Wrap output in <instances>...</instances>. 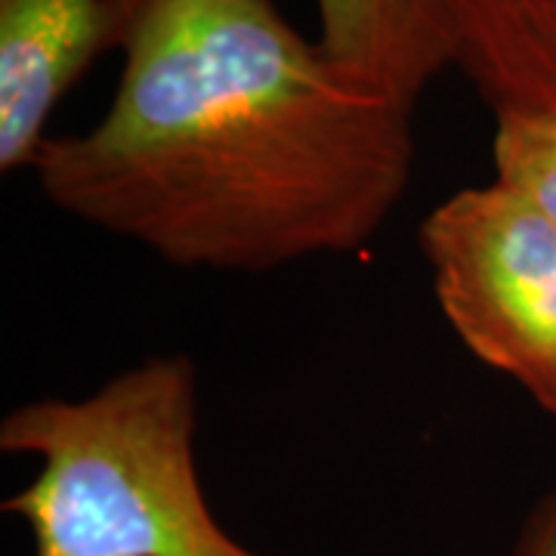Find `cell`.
Wrapping results in <instances>:
<instances>
[{"mask_svg":"<svg viewBox=\"0 0 556 556\" xmlns=\"http://www.w3.org/2000/svg\"><path fill=\"white\" fill-rule=\"evenodd\" d=\"M514 556H556V492L541 497L529 514Z\"/></svg>","mask_w":556,"mask_h":556,"instance_id":"obj_8","label":"cell"},{"mask_svg":"<svg viewBox=\"0 0 556 556\" xmlns=\"http://www.w3.org/2000/svg\"><path fill=\"white\" fill-rule=\"evenodd\" d=\"M495 179L556 223V112H495Z\"/></svg>","mask_w":556,"mask_h":556,"instance_id":"obj_7","label":"cell"},{"mask_svg":"<svg viewBox=\"0 0 556 556\" xmlns=\"http://www.w3.org/2000/svg\"><path fill=\"white\" fill-rule=\"evenodd\" d=\"M105 50H115L109 0H0L3 174L31 167L50 115Z\"/></svg>","mask_w":556,"mask_h":556,"instance_id":"obj_4","label":"cell"},{"mask_svg":"<svg viewBox=\"0 0 556 556\" xmlns=\"http://www.w3.org/2000/svg\"><path fill=\"white\" fill-rule=\"evenodd\" d=\"M316 10L321 53L408 109L452 68L442 0H316Z\"/></svg>","mask_w":556,"mask_h":556,"instance_id":"obj_5","label":"cell"},{"mask_svg":"<svg viewBox=\"0 0 556 556\" xmlns=\"http://www.w3.org/2000/svg\"><path fill=\"white\" fill-rule=\"evenodd\" d=\"M452 68L489 112H556V0H442Z\"/></svg>","mask_w":556,"mask_h":556,"instance_id":"obj_6","label":"cell"},{"mask_svg":"<svg viewBox=\"0 0 556 556\" xmlns=\"http://www.w3.org/2000/svg\"><path fill=\"white\" fill-rule=\"evenodd\" d=\"M118 90L40 142L43 199L179 269L346 257L415 177V109L340 72L276 0H109Z\"/></svg>","mask_w":556,"mask_h":556,"instance_id":"obj_1","label":"cell"},{"mask_svg":"<svg viewBox=\"0 0 556 556\" xmlns=\"http://www.w3.org/2000/svg\"><path fill=\"white\" fill-rule=\"evenodd\" d=\"M199 375L182 353L152 356L90 396L31 399L0 424L7 455L38 460L3 501L35 556H266L214 517L201 489Z\"/></svg>","mask_w":556,"mask_h":556,"instance_id":"obj_2","label":"cell"},{"mask_svg":"<svg viewBox=\"0 0 556 556\" xmlns=\"http://www.w3.org/2000/svg\"><path fill=\"white\" fill-rule=\"evenodd\" d=\"M439 309L457 340L556 417V223L492 179L420 226Z\"/></svg>","mask_w":556,"mask_h":556,"instance_id":"obj_3","label":"cell"}]
</instances>
